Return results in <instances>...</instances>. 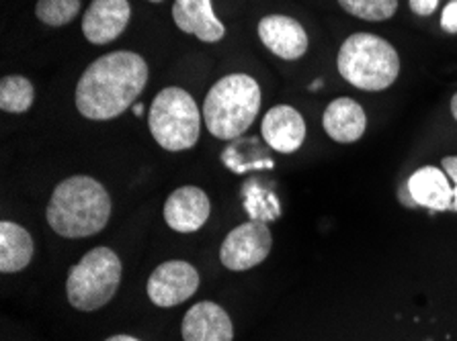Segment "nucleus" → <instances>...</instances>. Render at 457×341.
I'll list each match as a JSON object with an SVG mask.
<instances>
[{"instance_id": "nucleus-1", "label": "nucleus", "mask_w": 457, "mask_h": 341, "mask_svg": "<svg viewBox=\"0 0 457 341\" xmlns=\"http://www.w3.org/2000/svg\"><path fill=\"white\" fill-rule=\"evenodd\" d=\"M148 85V64L136 52L96 58L76 85V107L91 121L115 119L131 109Z\"/></svg>"}, {"instance_id": "nucleus-2", "label": "nucleus", "mask_w": 457, "mask_h": 341, "mask_svg": "<svg viewBox=\"0 0 457 341\" xmlns=\"http://www.w3.org/2000/svg\"><path fill=\"white\" fill-rule=\"evenodd\" d=\"M46 219L60 238L80 240L101 233L111 219L107 188L91 176L62 180L54 188Z\"/></svg>"}, {"instance_id": "nucleus-3", "label": "nucleus", "mask_w": 457, "mask_h": 341, "mask_svg": "<svg viewBox=\"0 0 457 341\" xmlns=\"http://www.w3.org/2000/svg\"><path fill=\"white\" fill-rule=\"evenodd\" d=\"M261 110V86L253 76L230 74L205 94L202 113L216 139H238L251 129Z\"/></svg>"}, {"instance_id": "nucleus-4", "label": "nucleus", "mask_w": 457, "mask_h": 341, "mask_svg": "<svg viewBox=\"0 0 457 341\" xmlns=\"http://www.w3.org/2000/svg\"><path fill=\"white\" fill-rule=\"evenodd\" d=\"M337 68L359 90L379 93L390 88L400 74V58L390 41L371 33H355L338 50Z\"/></svg>"}, {"instance_id": "nucleus-5", "label": "nucleus", "mask_w": 457, "mask_h": 341, "mask_svg": "<svg viewBox=\"0 0 457 341\" xmlns=\"http://www.w3.org/2000/svg\"><path fill=\"white\" fill-rule=\"evenodd\" d=\"M202 115L195 99L187 90L169 86L161 90L150 104V134L166 151L191 150L202 131Z\"/></svg>"}, {"instance_id": "nucleus-6", "label": "nucleus", "mask_w": 457, "mask_h": 341, "mask_svg": "<svg viewBox=\"0 0 457 341\" xmlns=\"http://www.w3.org/2000/svg\"><path fill=\"white\" fill-rule=\"evenodd\" d=\"M121 260L113 249L95 248L72 266L66 280L68 303L76 311L93 313L105 307L121 284Z\"/></svg>"}, {"instance_id": "nucleus-7", "label": "nucleus", "mask_w": 457, "mask_h": 341, "mask_svg": "<svg viewBox=\"0 0 457 341\" xmlns=\"http://www.w3.org/2000/svg\"><path fill=\"white\" fill-rule=\"evenodd\" d=\"M271 248L273 235L267 223L251 219L226 235L220 248V262L232 272H246L265 262Z\"/></svg>"}, {"instance_id": "nucleus-8", "label": "nucleus", "mask_w": 457, "mask_h": 341, "mask_svg": "<svg viewBox=\"0 0 457 341\" xmlns=\"http://www.w3.org/2000/svg\"><path fill=\"white\" fill-rule=\"evenodd\" d=\"M199 288V272L189 262L169 260L150 274L146 292L150 301L161 309L177 307L195 295Z\"/></svg>"}, {"instance_id": "nucleus-9", "label": "nucleus", "mask_w": 457, "mask_h": 341, "mask_svg": "<svg viewBox=\"0 0 457 341\" xmlns=\"http://www.w3.org/2000/svg\"><path fill=\"white\" fill-rule=\"evenodd\" d=\"M164 221L177 233H195L212 215L210 197L197 186H181L166 199Z\"/></svg>"}, {"instance_id": "nucleus-10", "label": "nucleus", "mask_w": 457, "mask_h": 341, "mask_svg": "<svg viewBox=\"0 0 457 341\" xmlns=\"http://www.w3.org/2000/svg\"><path fill=\"white\" fill-rule=\"evenodd\" d=\"M259 39L277 58L294 61L308 52V33L287 15H267L259 20Z\"/></svg>"}, {"instance_id": "nucleus-11", "label": "nucleus", "mask_w": 457, "mask_h": 341, "mask_svg": "<svg viewBox=\"0 0 457 341\" xmlns=\"http://www.w3.org/2000/svg\"><path fill=\"white\" fill-rule=\"evenodd\" d=\"M129 17L128 0H93L82 17V33L93 45L111 44L126 31Z\"/></svg>"}, {"instance_id": "nucleus-12", "label": "nucleus", "mask_w": 457, "mask_h": 341, "mask_svg": "<svg viewBox=\"0 0 457 341\" xmlns=\"http://www.w3.org/2000/svg\"><path fill=\"white\" fill-rule=\"evenodd\" d=\"M261 134L269 148L279 154H294L306 139V121L289 104H277L262 117Z\"/></svg>"}, {"instance_id": "nucleus-13", "label": "nucleus", "mask_w": 457, "mask_h": 341, "mask_svg": "<svg viewBox=\"0 0 457 341\" xmlns=\"http://www.w3.org/2000/svg\"><path fill=\"white\" fill-rule=\"evenodd\" d=\"M183 341H232L234 325L218 303L202 301L185 313Z\"/></svg>"}, {"instance_id": "nucleus-14", "label": "nucleus", "mask_w": 457, "mask_h": 341, "mask_svg": "<svg viewBox=\"0 0 457 341\" xmlns=\"http://www.w3.org/2000/svg\"><path fill=\"white\" fill-rule=\"evenodd\" d=\"M172 20L179 29L195 35L204 44H218L226 35V27L213 12L212 0H175Z\"/></svg>"}, {"instance_id": "nucleus-15", "label": "nucleus", "mask_w": 457, "mask_h": 341, "mask_svg": "<svg viewBox=\"0 0 457 341\" xmlns=\"http://www.w3.org/2000/svg\"><path fill=\"white\" fill-rule=\"evenodd\" d=\"M322 125L330 139L337 143H355L367 127V117L361 104L347 96L332 101L322 115Z\"/></svg>"}, {"instance_id": "nucleus-16", "label": "nucleus", "mask_w": 457, "mask_h": 341, "mask_svg": "<svg viewBox=\"0 0 457 341\" xmlns=\"http://www.w3.org/2000/svg\"><path fill=\"white\" fill-rule=\"evenodd\" d=\"M408 194L414 203L431 208V211H452L453 186L449 176L435 166H425L408 180Z\"/></svg>"}, {"instance_id": "nucleus-17", "label": "nucleus", "mask_w": 457, "mask_h": 341, "mask_svg": "<svg viewBox=\"0 0 457 341\" xmlns=\"http://www.w3.org/2000/svg\"><path fill=\"white\" fill-rule=\"evenodd\" d=\"M33 238L25 227L12 221L0 223V272L15 274L33 260Z\"/></svg>"}, {"instance_id": "nucleus-18", "label": "nucleus", "mask_w": 457, "mask_h": 341, "mask_svg": "<svg viewBox=\"0 0 457 341\" xmlns=\"http://www.w3.org/2000/svg\"><path fill=\"white\" fill-rule=\"evenodd\" d=\"M221 162L234 174H245L248 170H261V168H273V159L267 158V151L259 143V137H246V139H232L221 154Z\"/></svg>"}, {"instance_id": "nucleus-19", "label": "nucleus", "mask_w": 457, "mask_h": 341, "mask_svg": "<svg viewBox=\"0 0 457 341\" xmlns=\"http://www.w3.org/2000/svg\"><path fill=\"white\" fill-rule=\"evenodd\" d=\"M242 197H245V208L246 213L251 215L253 221H275L281 215L279 208V199L271 191V188L265 186L259 180L253 178L248 180L242 188Z\"/></svg>"}, {"instance_id": "nucleus-20", "label": "nucleus", "mask_w": 457, "mask_h": 341, "mask_svg": "<svg viewBox=\"0 0 457 341\" xmlns=\"http://www.w3.org/2000/svg\"><path fill=\"white\" fill-rule=\"evenodd\" d=\"M36 99V88L25 76H4L0 82V109L4 113H27Z\"/></svg>"}, {"instance_id": "nucleus-21", "label": "nucleus", "mask_w": 457, "mask_h": 341, "mask_svg": "<svg viewBox=\"0 0 457 341\" xmlns=\"http://www.w3.org/2000/svg\"><path fill=\"white\" fill-rule=\"evenodd\" d=\"M80 0H37L36 15L44 25L64 27L79 17Z\"/></svg>"}, {"instance_id": "nucleus-22", "label": "nucleus", "mask_w": 457, "mask_h": 341, "mask_svg": "<svg viewBox=\"0 0 457 341\" xmlns=\"http://www.w3.org/2000/svg\"><path fill=\"white\" fill-rule=\"evenodd\" d=\"M341 9L363 20H387L396 15L398 0H338Z\"/></svg>"}, {"instance_id": "nucleus-23", "label": "nucleus", "mask_w": 457, "mask_h": 341, "mask_svg": "<svg viewBox=\"0 0 457 341\" xmlns=\"http://www.w3.org/2000/svg\"><path fill=\"white\" fill-rule=\"evenodd\" d=\"M441 27L447 33H457V0H452L441 15Z\"/></svg>"}, {"instance_id": "nucleus-24", "label": "nucleus", "mask_w": 457, "mask_h": 341, "mask_svg": "<svg viewBox=\"0 0 457 341\" xmlns=\"http://www.w3.org/2000/svg\"><path fill=\"white\" fill-rule=\"evenodd\" d=\"M441 168L453 180V211H457V156L443 158Z\"/></svg>"}, {"instance_id": "nucleus-25", "label": "nucleus", "mask_w": 457, "mask_h": 341, "mask_svg": "<svg viewBox=\"0 0 457 341\" xmlns=\"http://www.w3.org/2000/svg\"><path fill=\"white\" fill-rule=\"evenodd\" d=\"M439 0H411L412 12H417L420 17H428L437 11Z\"/></svg>"}, {"instance_id": "nucleus-26", "label": "nucleus", "mask_w": 457, "mask_h": 341, "mask_svg": "<svg viewBox=\"0 0 457 341\" xmlns=\"http://www.w3.org/2000/svg\"><path fill=\"white\" fill-rule=\"evenodd\" d=\"M105 341H140V339H136V337H131V336H113V337H109Z\"/></svg>"}, {"instance_id": "nucleus-27", "label": "nucleus", "mask_w": 457, "mask_h": 341, "mask_svg": "<svg viewBox=\"0 0 457 341\" xmlns=\"http://www.w3.org/2000/svg\"><path fill=\"white\" fill-rule=\"evenodd\" d=\"M452 115H453V119L457 121V93L453 94V99H452Z\"/></svg>"}, {"instance_id": "nucleus-28", "label": "nucleus", "mask_w": 457, "mask_h": 341, "mask_svg": "<svg viewBox=\"0 0 457 341\" xmlns=\"http://www.w3.org/2000/svg\"><path fill=\"white\" fill-rule=\"evenodd\" d=\"M131 109H134V115L136 117H140L142 113H144V109H142V104H134V107H131Z\"/></svg>"}, {"instance_id": "nucleus-29", "label": "nucleus", "mask_w": 457, "mask_h": 341, "mask_svg": "<svg viewBox=\"0 0 457 341\" xmlns=\"http://www.w3.org/2000/svg\"><path fill=\"white\" fill-rule=\"evenodd\" d=\"M322 86V80H316L314 85H312V90H316V88H320Z\"/></svg>"}, {"instance_id": "nucleus-30", "label": "nucleus", "mask_w": 457, "mask_h": 341, "mask_svg": "<svg viewBox=\"0 0 457 341\" xmlns=\"http://www.w3.org/2000/svg\"><path fill=\"white\" fill-rule=\"evenodd\" d=\"M150 3H162V0H150Z\"/></svg>"}]
</instances>
